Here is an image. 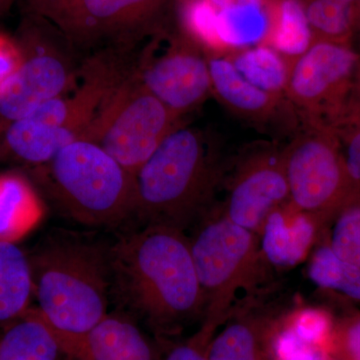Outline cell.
Returning <instances> with one entry per match:
<instances>
[{
    "mask_svg": "<svg viewBox=\"0 0 360 360\" xmlns=\"http://www.w3.org/2000/svg\"><path fill=\"white\" fill-rule=\"evenodd\" d=\"M134 60L124 49H104L85 59L71 96L56 97L7 124L8 150L18 160L41 167L68 144L84 139L104 99L132 70Z\"/></svg>",
    "mask_w": 360,
    "mask_h": 360,
    "instance_id": "277c9868",
    "label": "cell"
},
{
    "mask_svg": "<svg viewBox=\"0 0 360 360\" xmlns=\"http://www.w3.org/2000/svg\"><path fill=\"white\" fill-rule=\"evenodd\" d=\"M326 360H338V359H335V357L333 356V355H329V356L328 357V359H326Z\"/></svg>",
    "mask_w": 360,
    "mask_h": 360,
    "instance_id": "d590c367",
    "label": "cell"
},
{
    "mask_svg": "<svg viewBox=\"0 0 360 360\" xmlns=\"http://www.w3.org/2000/svg\"><path fill=\"white\" fill-rule=\"evenodd\" d=\"M283 158L290 202L319 219L324 229L360 193V182L350 175L345 160L321 135H298L283 149Z\"/></svg>",
    "mask_w": 360,
    "mask_h": 360,
    "instance_id": "ba28073f",
    "label": "cell"
},
{
    "mask_svg": "<svg viewBox=\"0 0 360 360\" xmlns=\"http://www.w3.org/2000/svg\"><path fill=\"white\" fill-rule=\"evenodd\" d=\"M13 1V0H0V13L4 11Z\"/></svg>",
    "mask_w": 360,
    "mask_h": 360,
    "instance_id": "836d02e7",
    "label": "cell"
},
{
    "mask_svg": "<svg viewBox=\"0 0 360 360\" xmlns=\"http://www.w3.org/2000/svg\"><path fill=\"white\" fill-rule=\"evenodd\" d=\"M41 167L49 193L68 219L94 229L134 225L135 174L94 142H72Z\"/></svg>",
    "mask_w": 360,
    "mask_h": 360,
    "instance_id": "5b68a950",
    "label": "cell"
},
{
    "mask_svg": "<svg viewBox=\"0 0 360 360\" xmlns=\"http://www.w3.org/2000/svg\"><path fill=\"white\" fill-rule=\"evenodd\" d=\"M168 39L149 44L135 56L134 70L144 87L181 118L212 90L208 56L186 33Z\"/></svg>",
    "mask_w": 360,
    "mask_h": 360,
    "instance_id": "30bf717a",
    "label": "cell"
},
{
    "mask_svg": "<svg viewBox=\"0 0 360 360\" xmlns=\"http://www.w3.org/2000/svg\"><path fill=\"white\" fill-rule=\"evenodd\" d=\"M328 226L323 243L340 259L360 266V193L333 215Z\"/></svg>",
    "mask_w": 360,
    "mask_h": 360,
    "instance_id": "d4e9b609",
    "label": "cell"
},
{
    "mask_svg": "<svg viewBox=\"0 0 360 360\" xmlns=\"http://www.w3.org/2000/svg\"><path fill=\"white\" fill-rule=\"evenodd\" d=\"M281 319L298 338L330 354L335 321L326 310L312 307H300L281 314Z\"/></svg>",
    "mask_w": 360,
    "mask_h": 360,
    "instance_id": "484cf974",
    "label": "cell"
},
{
    "mask_svg": "<svg viewBox=\"0 0 360 360\" xmlns=\"http://www.w3.org/2000/svg\"><path fill=\"white\" fill-rule=\"evenodd\" d=\"M158 0H72L51 18L75 51L131 49Z\"/></svg>",
    "mask_w": 360,
    "mask_h": 360,
    "instance_id": "8fae6325",
    "label": "cell"
},
{
    "mask_svg": "<svg viewBox=\"0 0 360 360\" xmlns=\"http://www.w3.org/2000/svg\"><path fill=\"white\" fill-rule=\"evenodd\" d=\"M225 56L251 84L270 94L283 96L291 63L271 47L257 44Z\"/></svg>",
    "mask_w": 360,
    "mask_h": 360,
    "instance_id": "603a6c76",
    "label": "cell"
},
{
    "mask_svg": "<svg viewBox=\"0 0 360 360\" xmlns=\"http://www.w3.org/2000/svg\"><path fill=\"white\" fill-rule=\"evenodd\" d=\"M288 200L283 151L259 149L238 163L224 212L234 224L258 236L269 213Z\"/></svg>",
    "mask_w": 360,
    "mask_h": 360,
    "instance_id": "7c38bea8",
    "label": "cell"
},
{
    "mask_svg": "<svg viewBox=\"0 0 360 360\" xmlns=\"http://www.w3.org/2000/svg\"><path fill=\"white\" fill-rule=\"evenodd\" d=\"M355 63L356 56L347 47L316 40L291 63L284 96L304 116H312L324 99L347 79Z\"/></svg>",
    "mask_w": 360,
    "mask_h": 360,
    "instance_id": "4fadbf2b",
    "label": "cell"
},
{
    "mask_svg": "<svg viewBox=\"0 0 360 360\" xmlns=\"http://www.w3.org/2000/svg\"><path fill=\"white\" fill-rule=\"evenodd\" d=\"M41 217V203L30 182L15 174L0 175V240L15 243Z\"/></svg>",
    "mask_w": 360,
    "mask_h": 360,
    "instance_id": "44dd1931",
    "label": "cell"
},
{
    "mask_svg": "<svg viewBox=\"0 0 360 360\" xmlns=\"http://www.w3.org/2000/svg\"><path fill=\"white\" fill-rule=\"evenodd\" d=\"M269 25L260 44L267 45L292 63L314 39L300 0H269Z\"/></svg>",
    "mask_w": 360,
    "mask_h": 360,
    "instance_id": "7402d4cb",
    "label": "cell"
},
{
    "mask_svg": "<svg viewBox=\"0 0 360 360\" xmlns=\"http://www.w3.org/2000/svg\"><path fill=\"white\" fill-rule=\"evenodd\" d=\"M212 89L233 112L264 122L281 108V96L270 94L248 82L225 56L208 58Z\"/></svg>",
    "mask_w": 360,
    "mask_h": 360,
    "instance_id": "ac0fdd59",
    "label": "cell"
},
{
    "mask_svg": "<svg viewBox=\"0 0 360 360\" xmlns=\"http://www.w3.org/2000/svg\"><path fill=\"white\" fill-rule=\"evenodd\" d=\"M269 352L272 360H326L328 352L310 345L284 324L277 315L269 333Z\"/></svg>",
    "mask_w": 360,
    "mask_h": 360,
    "instance_id": "83f0119b",
    "label": "cell"
},
{
    "mask_svg": "<svg viewBox=\"0 0 360 360\" xmlns=\"http://www.w3.org/2000/svg\"><path fill=\"white\" fill-rule=\"evenodd\" d=\"M338 1L342 2V4H348V6H350V4H352V2L355 1V0H338Z\"/></svg>",
    "mask_w": 360,
    "mask_h": 360,
    "instance_id": "e575fe53",
    "label": "cell"
},
{
    "mask_svg": "<svg viewBox=\"0 0 360 360\" xmlns=\"http://www.w3.org/2000/svg\"><path fill=\"white\" fill-rule=\"evenodd\" d=\"M71 1L72 0H32V4L39 15L51 20Z\"/></svg>",
    "mask_w": 360,
    "mask_h": 360,
    "instance_id": "d6a6232c",
    "label": "cell"
},
{
    "mask_svg": "<svg viewBox=\"0 0 360 360\" xmlns=\"http://www.w3.org/2000/svg\"><path fill=\"white\" fill-rule=\"evenodd\" d=\"M314 39L338 37L347 32L350 6L338 0H300Z\"/></svg>",
    "mask_w": 360,
    "mask_h": 360,
    "instance_id": "4316f807",
    "label": "cell"
},
{
    "mask_svg": "<svg viewBox=\"0 0 360 360\" xmlns=\"http://www.w3.org/2000/svg\"><path fill=\"white\" fill-rule=\"evenodd\" d=\"M111 303L158 338L202 321L205 298L188 236L167 225H131L111 241Z\"/></svg>",
    "mask_w": 360,
    "mask_h": 360,
    "instance_id": "6da1fadb",
    "label": "cell"
},
{
    "mask_svg": "<svg viewBox=\"0 0 360 360\" xmlns=\"http://www.w3.org/2000/svg\"><path fill=\"white\" fill-rule=\"evenodd\" d=\"M111 239L53 229L28 255L37 310L65 354L86 360L85 338L111 304Z\"/></svg>",
    "mask_w": 360,
    "mask_h": 360,
    "instance_id": "7a4b0ae2",
    "label": "cell"
},
{
    "mask_svg": "<svg viewBox=\"0 0 360 360\" xmlns=\"http://www.w3.org/2000/svg\"><path fill=\"white\" fill-rule=\"evenodd\" d=\"M18 47L20 65L0 85V120L6 124L68 94L77 84L82 65L61 32L49 37H27Z\"/></svg>",
    "mask_w": 360,
    "mask_h": 360,
    "instance_id": "9c48e42d",
    "label": "cell"
},
{
    "mask_svg": "<svg viewBox=\"0 0 360 360\" xmlns=\"http://www.w3.org/2000/svg\"><path fill=\"white\" fill-rule=\"evenodd\" d=\"M86 360H158L139 322L122 311L108 312L85 338Z\"/></svg>",
    "mask_w": 360,
    "mask_h": 360,
    "instance_id": "e0dca14e",
    "label": "cell"
},
{
    "mask_svg": "<svg viewBox=\"0 0 360 360\" xmlns=\"http://www.w3.org/2000/svg\"><path fill=\"white\" fill-rule=\"evenodd\" d=\"M0 360H58L65 354L60 340L37 307L4 326Z\"/></svg>",
    "mask_w": 360,
    "mask_h": 360,
    "instance_id": "d6986e66",
    "label": "cell"
},
{
    "mask_svg": "<svg viewBox=\"0 0 360 360\" xmlns=\"http://www.w3.org/2000/svg\"><path fill=\"white\" fill-rule=\"evenodd\" d=\"M310 281L360 302V266L336 257L326 243L314 251L309 265Z\"/></svg>",
    "mask_w": 360,
    "mask_h": 360,
    "instance_id": "cb8c5ba5",
    "label": "cell"
},
{
    "mask_svg": "<svg viewBox=\"0 0 360 360\" xmlns=\"http://www.w3.org/2000/svg\"><path fill=\"white\" fill-rule=\"evenodd\" d=\"M179 120L144 87L132 68L104 99L84 139L135 174L179 127Z\"/></svg>",
    "mask_w": 360,
    "mask_h": 360,
    "instance_id": "52a82bcc",
    "label": "cell"
},
{
    "mask_svg": "<svg viewBox=\"0 0 360 360\" xmlns=\"http://www.w3.org/2000/svg\"><path fill=\"white\" fill-rule=\"evenodd\" d=\"M330 354L338 360H360V314L335 321Z\"/></svg>",
    "mask_w": 360,
    "mask_h": 360,
    "instance_id": "f1b7e54d",
    "label": "cell"
},
{
    "mask_svg": "<svg viewBox=\"0 0 360 360\" xmlns=\"http://www.w3.org/2000/svg\"><path fill=\"white\" fill-rule=\"evenodd\" d=\"M323 229L319 219L286 201L269 213L258 234L262 257L278 269L302 264Z\"/></svg>",
    "mask_w": 360,
    "mask_h": 360,
    "instance_id": "5bb4252c",
    "label": "cell"
},
{
    "mask_svg": "<svg viewBox=\"0 0 360 360\" xmlns=\"http://www.w3.org/2000/svg\"><path fill=\"white\" fill-rule=\"evenodd\" d=\"M359 11H360V0H359Z\"/></svg>",
    "mask_w": 360,
    "mask_h": 360,
    "instance_id": "8d00e7d4",
    "label": "cell"
},
{
    "mask_svg": "<svg viewBox=\"0 0 360 360\" xmlns=\"http://www.w3.org/2000/svg\"><path fill=\"white\" fill-rule=\"evenodd\" d=\"M276 316L258 307L236 309L210 340L208 360H272L269 333Z\"/></svg>",
    "mask_w": 360,
    "mask_h": 360,
    "instance_id": "9a60e30c",
    "label": "cell"
},
{
    "mask_svg": "<svg viewBox=\"0 0 360 360\" xmlns=\"http://www.w3.org/2000/svg\"><path fill=\"white\" fill-rule=\"evenodd\" d=\"M214 333L201 328L195 335L181 342L160 348L158 360H208V345Z\"/></svg>",
    "mask_w": 360,
    "mask_h": 360,
    "instance_id": "f546056e",
    "label": "cell"
},
{
    "mask_svg": "<svg viewBox=\"0 0 360 360\" xmlns=\"http://www.w3.org/2000/svg\"><path fill=\"white\" fill-rule=\"evenodd\" d=\"M257 236L224 212H206L196 222L188 238L205 298L202 328L217 333L236 310L238 291L255 283L264 260Z\"/></svg>",
    "mask_w": 360,
    "mask_h": 360,
    "instance_id": "8992f818",
    "label": "cell"
},
{
    "mask_svg": "<svg viewBox=\"0 0 360 360\" xmlns=\"http://www.w3.org/2000/svg\"><path fill=\"white\" fill-rule=\"evenodd\" d=\"M20 63V47L0 35V85L18 70Z\"/></svg>",
    "mask_w": 360,
    "mask_h": 360,
    "instance_id": "4dcf8cb0",
    "label": "cell"
},
{
    "mask_svg": "<svg viewBox=\"0 0 360 360\" xmlns=\"http://www.w3.org/2000/svg\"><path fill=\"white\" fill-rule=\"evenodd\" d=\"M345 162L350 175L360 182V130L352 136L348 143Z\"/></svg>",
    "mask_w": 360,
    "mask_h": 360,
    "instance_id": "1f68e13d",
    "label": "cell"
},
{
    "mask_svg": "<svg viewBox=\"0 0 360 360\" xmlns=\"http://www.w3.org/2000/svg\"><path fill=\"white\" fill-rule=\"evenodd\" d=\"M32 269L27 253L11 241L0 240V326L30 309Z\"/></svg>",
    "mask_w": 360,
    "mask_h": 360,
    "instance_id": "ffe728a7",
    "label": "cell"
},
{
    "mask_svg": "<svg viewBox=\"0 0 360 360\" xmlns=\"http://www.w3.org/2000/svg\"><path fill=\"white\" fill-rule=\"evenodd\" d=\"M217 175L205 135L177 127L135 174L134 225H167L186 231L207 212Z\"/></svg>",
    "mask_w": 360,
    "mask_h": 360,
    "instance_id": "3957f363",
    "label": "cell"
},
{
    "mask_svg": "<svg viewBox=\"0 0 360 360\" xmlns=\"http://www.w3.org/2000/svg\"><path fill=\"white\" fill-rule=\"evenodd\" d=\"M224 56L264 42L269 25V0H206Z\"/></svg>",
    "mask_w": 360,
    "mask_h": 360,
    "instance_id": "2e32d148",
    "label": "cell"
}]
</instances>
